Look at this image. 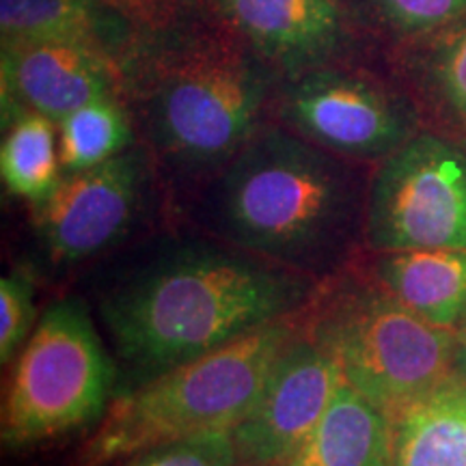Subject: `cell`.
<instances>
[{
    "mask_svg": "<svg viewBox=\"0 0 466 466\" xmlns=\"http://www.w3.org/2000/svg\"><path fill=\"white\" fill-rule=\"evenodd\" d=\"M25 42L86 46L121 67L137 37L104 0H0V44Z\"/></svg>",
    "mask_w": 466,
    "mask_h": 466,
    "instance_id": "13",
    "label": "cell"
},
{
    "mask_svg": "<svg viewBox=\"0 0 466 466\" xmlns=\"http://www.w3.org/2000/svg\"><path fill=\"white\" fill-rule=\"evenodd\" d=\"M367 242L384 253L466 248V145L419 130L370 184Z\"/></svg>",
    "mask_w": 466,
    "mask_h": 466,
    "instance_id": "7",
    "label": "cell"
},
{
    "mask_svg": "<svg viewBox=\"0 0 466 466\" xmlns=\"http://www.w3.org/2000/svg\"><path fill=\"white\" fill-rule=\"evenodd\" d=\"M145 182L147 158L137 147L63 175L56 188L33 206L35 229L50 258L80 261L119 240L137 214Z\"/></svg>",
    "mask_w": 466,
    "mask_h": 466,
    "instance_id": "11",
    "label": "cell"
},
{
    "mask_svg": "<svg viewBox=\"0 0 466 466\" xmlns=\"http://www.w3.org/2000/svg\"><path fill=\"white\" fill-rule=\"evenodd\" d=\"M283 78L346 63L370 33L354 0H208Z\"/></svg>",
    "mask_w": 466,
    "mask_h": 466,
    "instance_id": "10",
    "label": "cell"
},
{
    "mask_svg": "<svg viewBox=\"0 0 466 466\" xmlns=\"http://www.w3.org/2000/svg\"><path fill=\"white\" fill-rule=\"evenodd\" d=\"M104 3L124 17L134 31L137 37L134 50L214 14L208 0H104Z\"/></svg>",
    "mask_w": 466,
    "mask_h": 466,
    "instance_id": "21",
    "label": "cell"
},
{
    "mask_svg": "<svg viewBox=\"0 0 466 466\" xmlns=\"http://www.w3.org/2000/svg\"><path fill=\"white\" fill-rule=\"evenodd\" d=\"M35 283L26 270L0 279V360L3 365L26 343L35 329Z\"/></svg>",
    "mask_w": 466,
    "mask_h": 466,
    "instance_id": "23",
    "label": "cell"
},
{
    "mask_svg": "<svg viewBox=\"0 0 466 466\" xmlns=\"http://www.w3.org/2000/svg\"><path fill=\"white\" fill-rule=\"evenodd\" d=\"M119 466H248L238 453L229 432H212L190 439L167 442L138 456L119 462Z\"/></svg>",
    "mask_w": 466,
    "mask_h": 466,
    "instance_id": "22",
    "label": "cell"
},
{
    "mask_svg": "<svg viewBox=\"0 0 466 466\" xmlns=\"http://www.w3.org/2000/svg\"><path fill=\"white\" fill-rule=\"evenodd\" d=\"M309 294L311 283L296 268L190 247L119 285L102 318L119 357L149 378L289 318Z\"/></svg>",
    "mask_w": 466,
    "mask_h": 466,
    "instance_id": "1",
    "label": "cell"
},
{
    "mask_svg": "<svg viewBox=\"0 0 466 466\" xmlns=\"http://www.w3.org/2000/svg\"><path fill=\"white\" fill-rule=\"evenodd\" d=\"M275 104L283 127L348 160L382 162L421 130L410 97L343 63L283 78Z\"/></svg>",
    "mask_w": 466,
    "mask_h": 466,
    "instance_id": "8",
    "label": "cell"
},
{
    "mask_svg": "<svg viewBox=\"0 0 466 466\" xmlns=\"http://www.w3.org/2000/svg\"><path fill=\"white\" fill-rule=\"evenodd\" d=\"M398 50L415 83L466 130V15Z\"/></svg>",
    "mask_w": 466,
    "mask_h": 466,
    "instance_id": "18",
    "label": "cell"
},
{
    "mask_svg": "<svg viewBox=\"0 0 466 466\" xmlns=\"http://www.w3.org/2000/svg\"><path fill=\"white\" fill-rule=\"evenodd\" d=\"M458 365H460V374L466 378V330H464V337L462 341L458 343Z\"/></svg>",
    "mask_w": 466,
    "mask_h": 466,
    "instance_id": "24",
    "label": "cell"
},
{
    "mask_svg": "<svg viewBox=\"0 0 466 466\" xmlns=\"http://www.w3.org/2000/svg\"><path fill=\"white\" fill-rule=\"evenodd\" d=\"M391 466H466V378L447 376L391 415Z\"/></svg>",
    "mask_w": 466,
    "mask_h": 466,
    "instance_id": "14",
    "label": "cell"
},
{
    "mask_svg": "<svg viewBox=\"0 0 466 466\" xmlns=\"http://www.w3.org/2000/svg\"><path fill=\"white\" fill-rule=\"evenodd\" d=\"M378 275L425 322L453 329L466 313V248L395 250L380 259Z\"/></svg>",
    "mask_w": 466,
    "mask_h": 466,
    "instance_id": "16",
    "label": "cell"
},
{
    "mask_svg": "<svg viewBox=\"0 0 466 466\" xmlns=\"http://www.w3.org/2000/svg\"><path fill=\"white\" fill-rule=\"evenodd\" d=\"M333 341L318 330L294 339L272 367L258 400L231 430V441L248 466H285L326 415L343 387Z\"/></svg>",
    "mask_w": 466,
    "mask_h": 466,
    "instance_id": "9",
    "label": "cell"
},
{
    "mask_svg": "<svg viewBox=\"0 0 466 466\" xmlns=\"http://www.w3.org/2000/svg\"><path fill=\"white\" fill-rule=\"evenodd\" d=\"M115 365L83 300L50 305L11 374L3 441L26 447L102 421L113 401Z\"/></svg>",
    "mask_w": 466,
    "mask_h": 466,
    "instance_id": "5",
    "label": "cell"
},
{
    "mask_svg": "<svg viewBox=\"0 0 466 466\" xmlns=\"http://www.w3.org/2000/svg\"><path fill=\"white\" fill-rule=\"evenodd\" d=\"M0 175L14 197L35 203L44 201L63 177L61 149L56 143L58 126L48 116L17 113L3 121Z\"/></svg>",
    "mask_w": 466,
    "mask_h": 466,
    "instance_id": "17",
    "label": "cell"
},
{
    "mask_svg": "<svg viewBox=\"0 0 466 466\" xmlns=\"http://www.w3.org/2000/svg\"><path fill=\"white\" fill-rule=\"evenodd\" d=\"M391 415L343 382L285 466H391Z\"/></svg>",
    "mask_w": 466,
    "mask_h": 466,
    "instance_id": "15",
    "label": "cell"
},
{
    "mask_svg": "<svg viewBox=\"0 0 466 466\" xmlns=\"http://www.w3.org/2000/svg\"><path fill=\"white\" fill-rule=\"evenodd\" d=\"M121 72L151 147L182 173L220 171L264 126L281 83L217 14L138 46Z\"/></svg>",
    "mask_w": 466,
    "mask_h": 466,
    "instance_id": "2",
    "label": "cell"
},
{
    "mask_svg": "<svg viewBox=\"0 0 466 466\" xmlns=\"http://www.w3.org/2000/svg\"><path fill=\"white\" fill-rule=\"evenodd\" d=\"M56 126L63 175L104 165L134 143L132 116L124 97L93 100Z\"/></svg>",
    "mask_w": 466,
    "mask_h": 466,
    "instance_id": "19",
    "label": "cell"
},
{
    "mask_svg": "<svg viewBox=\"0 0 466 466\" xmlns=\"http://www.w3.org/2000/svg\"><path fill=\"white\" fill-rule=\"evenodd\" d=\"M319 330L339 354L346 384L389 415L451 376L458 359L451 329L425 322L391 294L354 299Z\"/></svg>",
    "mask_w": 466,
    "mask_h": 466,
    "instance_id": "6",
    "label": "cell"
},
{
    "mask_svg": "<svg viewBox=\"0 0 466 466\" xmlns=\"http://www.w3.org/2000/svg\"><path fill=\"white\" fill-rule=\"evenodd\" d=\"M214 190L225 236L289 268L337 258L357 206V173L283 126H261L220 168Z\"/></svg>",
    "mask_w": 466,
    "mask_h": 466,
    "instance_id": "3",
    "label": "cell"
},
{
    "mask_svg": "<svg viewBox=\"0 0 466 466\" xmlns=\"http://www.w3.org/2000/svg\"><path fill=\"white\" fill-rule=\"evenodd\" d=\"M3 121L17 113H39L58 121L102 97H124L119 63L100 50L66 42L0 46Z\"/></svg>",
    "mask_w": 466,
    "mask_h": 466,
    "instance_id": "12",
    "label": "cell"
},
{
    "mask_svg": "<svg viewBox=\"0 0 466 466\" xmlns=\"http://www.w3.org/2000/svg\"><path fill=\"white\" fill-rule=\"evenodd\" d=\"M294 337V322L279 319L116 395L86 442L85 466L119 464L167 442L231 432Z\"/></svg>",
    "mask_w": 466,
    "mask_h": 466,
    "instance_id": "4",
    "label": "cell"
},
{
    "mask_svg": "<svg viewBox=\"0 0 466 466\" xmlns=\"http://www.w3.org/2000/svg\"><path fill=\"white\" fill-rule=\"evenodd\" d=\"M365 26L395 46L412 42L466 15V0H354Z\"/></svg>",
    "mask_w": 466,
    "mask_h": 466,
    "instance_id": "20",
    "label": "cell"
}]
</instances>
